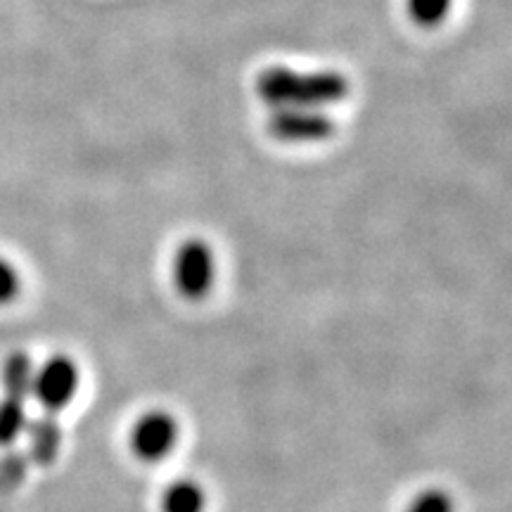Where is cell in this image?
<instances>
[{
  "label": "cell",
  "mask_w": 512,
  "mask_h": 512,
  "mask_svg": "<svg viewBox=\"0 0 512 512\" xmlns=\"http://www.w3.org/2000/svg\"><path fill=\"white\" fill-rule=\"evenodd\" d=\"M22 294V275L12 261L0 256V306H10Z\"/></svg>",
  "instance_id": "30bf717a"
},
{
  "label": "cell",
  "mask_w": 512,
  "mask_h": 512,
  "mask_svg": "<svg viewBox=\"0 0 512 512\" xmlns=\"http://www.w3.org/2000/svg\"><path fill=\"white\" fill-rule=\"evenodd\" d=\"M256 93L275 110L285 107L323 110L347 98L349 81L339 72H297L290 67H268L256 79Z\"/></svg>",
  "instance_id": "6da1fadb"
},
{
  "label": "cell",
  "mask_w": 512,
  "mask_h": 512,
  "mask_svg": "<svg viewBox=\"0 0 512 512\" xmlns=\"http://www.w3.org/2000/svg\"><path fill=\"white\" fill-rule=\"evenodd\" d=\"M408 15L420 27H437L453 8V0H406Z\"/></svg>",
  "instance_id": "9c48e42d"
},
{
  "label": "cell",
  "mask_w": 512,
  "mask_h": 512,
  "mask_svg": "<svg viewBox=\"0 0 512 512\" xmlns=\"http://www.w3.org/2000/svg\"><path fill=\"white\" fill-rule=\"evenodd\" d=\"M456 498L441 486H425L406 505V512H456Z\"/></svg>",
  "instance_id": "ba28073f"
},
{
  "label": "cell",
  "mask_w": 512,
  "mask_h": 512,
  "mask_svg": "<svg viewBox=\"0 0 512 512\" xmlns=\"http://www.w3.org/2000/svg\"><path fill=\"white\" fill-rule=\"evenodd\" d=\"M31 358L15 351L3 368V399H0V446L15 444L27 425V401L31 396Z\"/></svg>",
  "instance_id": "5b68a950"
},
{
  "label": "cell",
  "mask_w": 512,
  "mask_h": 512,
  "mask_svg": "<svg viewBox=\"0 0 512 512\" xmlns=\"http://www.w3.org/2000/svg\"><path fill=\"white\" fill-rule=\"evenodd\" d=\"M209 494L195 477H178L164 486L159 512H207Z\"/></svg>",
  "instance_id": "52a82bcc"
},
{
  "label": "cell",
  "mask_w": 512,
  "mask_h": 512,
  "mask_svg": "<svg viewBox=\"0 0 512 512\" xmlns=\"http://www.w3.org/2000/svg\"><path fill=\"white\" fill-rule=\"evenodd\" d=\"M216 275H219V261L214 247L202 238L183 240L171 266L178 297H183L185 302H204L214 292Z\"/></svg>",
  "instance_id": "3957f363"
},
{
  "label": "cell",
  "mask_w": 512,
  "mask_h": 512,
  "mask_svg": "<svg viewBox=\"0 0 512 512\" xmlns=\"http://www.w3.org/2000/svg\"><path fill=\"white\" fill-rule=\"evenodd\" d=\"M81 366L67 354L48 356L31 373V396L46 415H60L81 392Z\"/></svg>",
  "instance_id": "277c9868"
},
{
  "label": "cell",
  "mask_w": 512,
  "mask_h": 512,
  "mask_svg": "<svg viewBox=\"0 0 512 512\" xmlns=\"http://www.w3.org/2000/svg\"><path fill=\"white\" fill-rule=\"evenodd\" d=\"M268 131L283 143H318L335 133V121L323 110H304V107H285L275 110Z\"/></svg>",
  "instance_id": "8992f818"
},
{
  "label": "cell",
  "mask_w": 512,
  "mask_h": 512,
  "mask_svg": "<svg viewBox=\"0 0 512 512\" xmlns=\"http://www.w3.org/2000/svg\"><path fill=\"white\" fill-rule=\"evenodd\" d=\"M181 422L166 408H147L131 422L126 434V444L131 456L138 463L159 465L174 456L181 444Z\"/></svg>",
  "instance_id": "7a4b0ae2"
}]
</instances>
